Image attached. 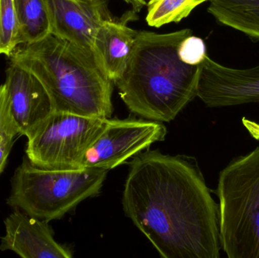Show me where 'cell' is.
Listing matches in <instances>:
<instances>
[{
	"mask_svg": "<svg viewBox=\"0 0 259 258\" xmlns=\"http://www.w3.org/2000/svg\"><path fill=\"white\" fill-rule=\"evenodd\" d=\"M178 56L181 62L189 65H201L207 56L206 45L203 39L198 36H187L183 39L178 48Z\"/></svg>",
	"mask_w": 259,
	"mask_h": 258,
	"instance_id": "obj_17",
	"label": "cell"
},
{
	"mask_svg": "<svg viewBox=\"0 0 259 258\" xmlns=\"http://www.w3.org/2000/svg\"><path fill=\"white\" fill-rule=\"evenodd\" d=\"M166 134V127L158 121L110 119L85 153L80 168L114 169L152 144L164 140Z\"/></svg>",
	"mask_w": 259,
	"mask_h": 258,
	"instance_id": "obj_7",
	"label": "cell"
},
{
	"mask_svg": "<svg viewBox=\"0 0 259 258\" xmlns=\"http://www.w3.org/2000/svg\"><path fill=\"white\" fill-rule=\"evenodd\" d=\"M14 4L20 45L34 43L51 33L47 0H14Z\"/></svg>",
	"mask_w": 259,
	"mask_h": 258,
	"instance_id": "obj_14",
	"label": "cell"
},
{
	"mask_svg": "<svg viewBox=\"0 0 259 258\" xmlns=\"http://www.w3.org/2000/svg\"><path fill=\"white\" fill-rule=\"evenodd\" d=\"M11 63L34 75L51 100L53 112L110 118L112 81L94 51L50 35L14 50Z\"/></svg>",
	"mask_w": 259,
	"mask_h": 258,
	"instance_id": "obj_3",
	"label": "cell"
},
{
	"mask_svg": "<svg viewBox=\"0 0 259 258\" xmlns=\"http://www.w3.org/2000/svg\"><path fill=\"white\" fill-rule=\"evenodd\" d=\"M196 95L209 108L259 103V65L246 69L228 68L207 56L199 65Z\"/></svg>",
	"mask_w": 259,
	"mask_h": 258,
	"instance_id": "obj_8",
	"label": "cell"
},
{
	"mask_svg": "<svg viewBox=\"0 0 259 258\" xmlns=\"http://www.w3.org/2000/svg\"><path fill=\"white\" fill-rule=\"evenodd\" d=\"M79 1L88 2L91 1V0H79Z\"/></svg>",
	"mask_w": 259,
	"mask_h": 258,
	"instance_id": "obj_21",
	"label": "cell"
},
{
	"mask_svg": "<svg viewBox=\"0 0 259 258\" xmlns=\"http://www.w3.org/2000/svg\"><path fill=\"white\" fill-rule=\"evenodd\" d=\"M216 193L222 249L230 258H259V146L221 171Z\"/></svg>",
	"mask_w": 259,
	"mask_h": 258,
	"instance_id": "obj_5",
	"label": "cell"
},
{
	"mask_svg": "<svg viewBox=\"0 0 259 258\" xmlns=\"http://www.w3.org/2000/svg\"><path fill=\"white\" fill-rule=\"evenodd\" d=\"M10 119L7 86L3 83L0 86V131Z\"/></svg>",
	"mask_w": 259,
	"mask_h": 258,
	"instance_id": "obj_19",
	"label": "cell"
},
{
	"mask_svg": "<svg viewBox=\"0 0 259 258\" xmlns=\"http://www.w3.org/2000/svg\"><path fill=\"white\" fill-rule=\"evenodd\" d=\"M48 222L14 209L4 221L0 251L23 258H71V251L54 239Z\"/></svg>",
	"mask_w": 259,
	"mask_h": 258,
	"instance_id": "obj_10",
	"label": "cell"
},
{
	"mask_svg": "<svg viewBox=\"0 0 259 258\" xmlns=\"http://www.w3.org/2000/svg\"><path fill=\"white\" fill-rule=\"evenodd\" d=\"M9 113L18 134L27 137L53 112L51 100L33 74L11 63L6 70Z\"/></svg>",
	"mask_w": 259,
	"mask_h": 258,
	"instance_id": "obj_9",
	"label": "cell"
},
{
	"mask_svg": "<svg viewBox=\"0 0 259 258\" xmlns=\"http://www.w3.org/2000/svg\"><path fill=\"white\" fill-rule=\"evenodd\" d=\"M208 1L211 0H149L146 22L154 27L179 22L199 5Z\"/></svg>",
	"mask_w": 259,
	"mask_h": 258,
	"instance_id": "obj_15",
	"label": "cell"
},
{
	"mask_svg": "<svg viewBox=\"0 0 259 258\" xmlns=\"http://www.w3.org/2000/svg\"><path fill=\"white\" fill-rule=\"evenodd\" d=\"M109 121L110 118L53 112L27 136L25 156L39 168L80 169L83 156Z\"/></svg>",
	"mask_w": 259,
	"mask_h": 258,
	"instance_id": "obj_6",
	"label": "cell"
},
{
	"mask_svg": "<svg viewBox=\"0 0 259 258\" xmlns=\"http://www.w3.org/2000/svg\"><path fill=\"white\" fill-rule=\"evenodd\" d=\"M208 12L222 25L259 42V0H211Z\"/></svg>",
	"mask_w": 259,
	"mask_h": 258,
	"instance_id": "obj_13",
	"label": "cell"
},
{
	"mask_svg": "<svg viewBox=\"0 0 259 258\" xmlns=\"http://www.w3.org/2000/svg\"><path fill=\"white\" fill-rule=\"evenodd\" d=\"M190 35V29L166 34L139 32L127 66L115 81L133 113L170 122L197 96L199 65H187L178 56L180 44Z\"/></svg>",
	"mask_w": 259,
	"mask_h": 258,
	"instance_id": "obj_2",
	"label": "cell"
},
{
	"mask_svg": "<svg viewBox=\"0 0 259 258\" xmlns=\"http://www.w3.org/2000/svg\"><path fill=\"white\" fill-rule=\"evenodd\" d=\"M51 33L94 51V40L105 18L102 0H47Z\"/></svg>",
	"mask_w": 259,
	"mask_h": 258,
	"instance_id": "obj_11",
	"label": "cell"
},
{
	"mask_svg": "<svg viewBox=\"0 0 259 258\" xmlns=\"http://www.w3.org/2000/svg\"><path fill=\"white\" fill-rule=\"evenodd\" d=\"M19 45V31L14 0H0V55L10 57Z\"/></svg>",
	"mask_w": 259,
	"mask_h": 258,
	"instance_id": "obj_16",
	"label": "cell"
},
{
	"mask_svg": "<svg viewBox=\"0 0 259 258\" xmlns=\"http://www.w3.org/2000/svg\"><path fill=\"white\" fill-rule=\"evenodd\" d=\"M17 135L19 134L11 118L0 131V175L6 168Z\"/></svg>",
	"mask_w": 259,
	"mask_h": 258,
	"instance_id": "obj_18",
	"label": "cell"
},
{
	"mask_svg": "<svg viewBox=\"0 0 259 258\" xmlns=\"http://www.w3.org/2000/svg\"><path fill=\"white\" fill-rule=\"evenodd\" d=\"M139 31L124 21L104 20L94 40V51L108 77L115 83L124 72Z\"/></svg>",
	"mask_w": 259,
	"mask_h": 258,
	"instance_id": "obj_12",
	"label": "cell"
},
{
	"mask_svg": "<svg viewBox=\"0 0 259 258\" xmlns=\"http://www.w3.org/2000/svg\"><path fill=\"white\" fill-rule=\"evenodd\" d=\"M108 171L94 168L47 169L35 166L24 156L11 179L6 204L44 221L60 219L100 192Z\"/></svg>",
	"mask_w": 259,
	"mask_h": 258,
	"instance_id": "obj_4",
	"label": "cell"
},
{
	"mask_svg": "<svg viewBox=\"0 0 259 258\" xmlns=\"http://www.w3.org/2000/svg\"><path fill=\"white\" fill-rule=\"evenodd\" d=\"M124 1L131 4L135 12H140V9L146 5L145 0H124Z\"/></svg>",
	"mask_w": 259,
	"mask_h": 258,
	"instance_id": "obj_20",
	"label": "cell"
},
{
	"mask_svg": "<svg viewBox=\"0 0 259 258\" xmlns=\"http://www.w3.org/2000/svg\"><path fill=\"white\" fill-rule=\"evenodd\" d=\"M126 216L164 258H219V204L196 164L158 150L130 164Z\"/></svg>",
	"mask_w": 259,
	"mask_h": 258,
	"instance_id": "obj_1",
	"label": "cell"
}]
</instances>
